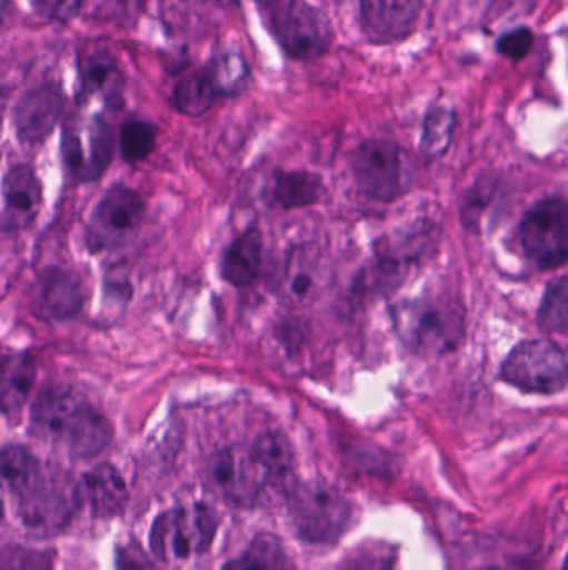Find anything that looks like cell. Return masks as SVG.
Returning a JSON list of instances; mask_svg holds the SVG:
<instances>
[{"instance_id": "40", "label": "cell", "mask_w": 568, "mask_h": 570, "mask_svg": "<svg viewBox=\"0 0 568 570\" xmlns=\"http://www.w3.org/2000/svg\"><path fill=\"white\" fill-rule=\"evenodd\" d=\"M562 570H566V566H564Z\"/></svg>"}, {"instance_id": "27", "label": "cell", "mask_w": 568, "mask_h": 570, "mask_svg": "<svg viewBox=\"0 0 568 570\" xmlns=\"http://www.w3.org/2000/svg\"><path fill=\"white\" fill-rule=\"evenodd\" d=\"M539 325L547 332L566 334L568 325V283L562 276L547 287L539 308Z\"/></svg>"}, {"instance_id": "24", "label": "cell", "mask_w": 568, "mask_h": 570, "mask_svg": "<svg viewBox=\"0 0 568 570\" xmlns=\"http://www.w3.org/2000/svg\"><path fill=\"white\" fill-rule=\"evenodd\" d=\"M457 116L452 109L436 106L426 114L420 139V153L429 160L446 156L456 132Z\"/></svg>"}, {"instance_id": "35", "label": "cell", "mask_w": 568, "mask_h": 570, "mask_svg": "<svg viewBox=\"0 0 568 570\" xmlns=\"http://www.w3.org/2000/svg\"><path fill=\"white\" fill-rule=\"evenodd\" d=\"M117 568L119 570H152L142 549L137 544L120 546L119 552H117Z\"/></svg>"}, {"instance_id": "4", "label": "cell", "mask_w": 568, "mask_h": 570, "mask_svg": "<svg viewBox=\"0 0 568 570\" xmlns=\"http://www.w3.org/2000/svg\"><path fill=\"white\" fill-rule=\"evenodd\" d=\"M267 23L279 46L297 60L329 52L333 29L329 17L307 0H276L267 6Z\"/></svg>"}, {"instance_id": "6", "label": "cell", "mask_w": 568, "mask_h": 570, "mask_svg": "<svg viewBox=\"0 0 568 570\" xmlns=\"http://www.w3.org/2000/svg\"><path fill=\"white\" fill-rule=\"evenodd\" d=\"M217 528L216 512L207 505L170 509L153 521L150 551L160 561H186L210 548Z\"/></svg>"}, {"instance_id": "1", "label": "cell", "mask_w": 568, "mask_h": 570, "mask_svg": "<svg viewBox=\"0 0 568 570\" xmlns=\"http://www.w3.org/2000/svg\"><path fill=\"white\" fill-rule=\"evenodd\" d=\"M33 434L62 445L73 458L100 454L112 441L109 419L69 385L46 389L30 412Z\"/></svg>"}, {"instance_id": "12", "label": "cell", "mask_w": 568, "mask_h": 570, "mask_svg": "<svg viewBox=\"0 0 568 570\" xmlns=\"http://www.w3.org/2000/svg\"><path fill=\"white\" fill-rule=\"evenodd\" d=\"M66 109V97L59 86L43 83L23 94L13 110L17 137L26 144L42 142L52 134Z\"/></svg>"}, {"instance_id": "21", "label": "cell", "mask_w": 568, "mask_h": 570, "mask_svg": "<svg viewBox=\"0 0 568 570\" xmlns=\"http://www.w3.org/2000/svg\"><path fill=\"white\" fill-rule=\"evenodd\" d=\"M43 472L39 461L20 445H9L0 452V484L23 499L42 482Z\"/></svg>"}, {"instance_id": "22", "label": "cell", "mask_w": 568, "mask_h": 570, "mask_svg": "<svg viewBox=\"0 0 568 570\" xmlns=\"http://www.w3.org/2000/svg\"><path fill=\"white\" fill-rule=\"evenodd\" d=\"M219 97H222V94H220L209 67L183 77L173 87L172 94L176 109L189 117H200L209 112Z\"/></svg>"}, {"instance_id": "20", "label": "cell", "mask_w": 568, "mask_h": 570, "mask_svg": "<svg viewBox=\"0 0 568 570\" xmlns=\"http://www.w3.org/2000/svg\"><path fill=\"white\" fill-rule=\"evenodd\" d=\"M80 72H82L80 96L83 99L92 94H100L106 97L110 106L119 107L122 104V76L110 53H90L80 63Z\"/></svg>"}, {"instance_id": "14", "label": "cell", "mask_w": 568, "mask_h": 570, "mask_svg": "<svg viewBox=\"0 0 568 570\" xmlns=\"http://www.w3.org/2000/svg\"><path fill=\"white\" fill-rule=\"evenodd\" d=\"M423 0H359L363 32L373 42L390 43L410 36Z\"/></svg>"}, {"instance_id": "18", "label": "cell", "mask_w": 568, "mask_h": 570, "mask_svg": "<svg viewBox=\"0 0 568 570\" xmlns=\"http://www.w3.org/2000/svg\"><path fill=\"white\" fill-rule=\"evenodd\" d=\"M320 259L316 250L309 247H297L290 253L283 269L282 288L286 297L293 304H307L319 294L320 287Z\"/></svg>"}, {"instance_id": "36", "label": "cell", "mask_w": 568, "mask_h": 570, "mask_svg": "<svg viewBox=\"0 0 568 570\" xmlns=\"http://www.w3.org/2000/svg\"><path fill=\"white\" fill-rule=\"evenodd\" d=\"M7 7H9V0H0V23H2L3 16H6Z\"/></svg>"}, {"instance_id": "16", "label": "cell", "mask_w": 568, "mask_h": 570, "mask_svg": "<svg viewBox=\"0 0 568 570\" xmlns=\"http://www.w3.org/2000/svg\"><path fill=\"white\" fill-rule=\"evenodd\" d=\"M257 468L266 482L267 492L290 494L293 491L296 459L289 439L280 432H267L250 448Z\"/></svg>"}, {"instance_id": "38", "label": "cell", "mask_w": 568, "mask_h": 570, "mask_svg": "<svg viewBox=\"0 0 568 570\" xmlns=\"http://www.w3.org/2000/svg\"><path fill=\"white\" fill-rule=\"evenodd\" d=\"M3 519V505L2 502H0V522H2Z\"/></svg>"}, {"instance_id": "31", "label": "cell", "mask_w": 568, "mask_h": 570, "mask_svg": "<svg viewBox=\"0 0 568 570\" xmlns=\"http://www.w3.org/2000/svg\"><path fill=\"white\" fill-rule=\"evenodd\" d=\"M340 570H397V562L382 546H362L347 556Z\"/></svg>"}, {"instance_id": "13", "label": "cell", "mask_w": 568, "mask_h": 570, "mask_svg": "<svg viewBox=\"0 0 568 570\" xmlns=\"http://www.w3.org/2000/svg\"><path fill=\"white\" fill-rule=\"evenodd\" d=\"M42 207V186L32 167L13 166L0 183V227L26 229Z\"/></svg>"}, {"instance_id": "29", "label": "cell", "mask_w": 568, "mask_h": 570, "mask_svg": "<svg viewBox=\"0 0 568 570\" xmlns=\"http://www.w3.org/2000/svg\"><path fill=\"white\" fill-rule=\"evenodd\" d=\"M112 159V132L102 119H96L89 134V153L86 157L83 179H97Z\"/></svg>"}, {"instance_id": "25", "label": "cell", "mask_w": 568, "mask_h": 570, "mask_svg": "<svg viewBox=\"0 0 568 570\" xmlns=\"http://www.w3.org/2000/svg\"><path fill=\"white\" fill-rule=\"evenodd\" d=\"M222 570H287V556L279 539L259 534L239 558L227 562Z\"/></svg>"}, {"instance_id": "10", "label": "cell", "mask_w": 568, "mask_h": 570, "mask_svg": "<svg viewBox=\"0 0 568 570\" xmlns=\"http://www.w3.org/2000/svg\"><path fill=\"white\" fill-rule=\"evenodd\" d=\"M207 484L213 494L237 508H253L267 494L252 451L240 445L222 449L209 459Z\"/></svg>"}, {"instance_id": "34", "label": "cell", "mask_w": 568, "mask_h": 570, "mask_svg": "<svg viewBox=\"0 0 568 570\" xmlns=\"http://www.w3.org/2000/svg\"><path fill=\"white\" fill-rule=\"evenodd\" d=\"M32 3L47 19L66 23L80 12L83 0H32Z\"/></svg>"}, {"instance_id": "9", "label": "cell", "mask_w": 568, "mask_h": 570, "mask_svg": "<svg viewBox=\"0 0 568 570\" xmlns=\"http://www.w3.org/2000/svg\"><path fill=\"white\" fill-rule=\"evenodd\" d=\"M146 206L136 190L112 187L93 210L87 229V246L92 253L117 249L140 229Z\"/></svg>"}, {"instance_id": "32", "label": "cell", "mask_w": 568, "mask_h": 570, "mask_svg": "<svg viewBox=\"0 0 568 570\" xmlns=\"http://www.w3.org/2000/svg\"><path fill=\"white\" fill-rule=\"evenodd\" d=\"M534 32L529 27H516L497 39V52L512 62H519L532 50Z\"/></svg>"}, {"instance_id": "39", "label": "cell", "mask_w": 568, "mask_h": 570, "mask_svg": "<svg viewBox=\"0 0 568 570\" xmlns=\"http://www.w3.org/2000/svg\"><path fill=\"white\" fill-rule=\"evenodd\" d=\"M479 570H500V569H497V568H486V569H479Z\"/></svg>"}, {"instance_id": "2", "label": "cell", "mask_w": 568, "mask_h": 570, "mask_svg": "<svg viewBox=\"0 0 568 570\" xmlns=\"http://www.w3.org/2000/svg\"><path fill=\"white\" fill-rule=\"evenodd\" d=\"M400 341L417 354L440 355L459 347L466 334V312L452 295L427 291L392 307Z\"/></svg>"}, {"instance_id": "33", "label": "cell", "mask_w": 568, "mask_h": 570, "mask_svg": "<svg viewBox=\"0 0 568 570\" xmlns=\"http://www.w3.org/2000/svg\"><path fill=\"white\" fill-rule=\"evenodd\" d=\"M52 561L39 552L13 548L3 554V570H50Z\"/></svg>"}, {"instance_id": "3", "label": "cell", "mask_w": 568, "mask_h": 570, "mask_svg": "<svg viewBox=\"0 0 568 570\" xmlns=\"http://www.w3.org/2000/svg\"><path fill=\"white\" fill-rule=\"evenodd\" d=\"M289 504L297 534L310 544H336L353 521L352 502L326 482L296 485Z\"/></svg>"}, {"instance_id": "23", "label": "cell", "mask_w": 568, "mask_h": 570, "mask_svg": "<svg viewBox=\"0 0 568 570\" xmlns=\"http://www.w3.org/2000/svg\"><path fill=\"white\" fill-rule=\"evenodd\" d=\"M322 196V179L316 174L277 173L273 177L272 197L282 209H299L319 203Z\"/></svg>"}, {"instance_id": "28", "label": "cell", "mask_w": 568, "mask_h": 570, "mask_svg": "<svg viewBox=\"0 0 568 570\" xmlns=\"http://www.w3.org/2000/svg\"><path fill=\"white\" fill-rule=\"evenodd\" d=\"M157 130L146 120H127L120 130V154L127 163H140L156 147Z\"/></svg>"}, {"instance_id": "26", "label": "cell", "mask_w": 568, "mask_h": 570, "mask_svg": "<svg viewBox=\"0 0 568 570\" xmlns=\"http://www.w3.org/2000/svg\"><path fill=\"white\" fill-rule=\"evenodd\" d=\"M209 67L222 96H237L249 83V63L237 52H223Z\"/></svg>"}, {"instance_id": "17", "label": "cell", "mask_w": 568, "mask_h": 570, "mask_svg": "<svg viewBox=\"0 0 568 570\" xmlns=\"http://www.w3.org/2000/svg\"><path fill=\"white\" fill-rule=\"evenodd\" d=\"M39 308L47 317L67 321L82 311L86 288L72 271H52L43 274L37 292Z\"/></svg>"}, {"instance_id": "5", "label": "cell", "mask_w": 568, "mask_h": 570, "mask_svg": "<svg viewBox=\"0 0 568 570\" xmlns=\"http://www.w3.org/2000/svg\"><path fill=\"white\" fill-rule=\"evenodd\" d=\"M357 190L372 203L390 204L409 193L412 173L406 154L397 144L369 139L352 156Z\"/></svg>"}, {"instance_id": "11", "label": "cell", "mask_w": 568, "mask_h": 570, "mask_svg": "<svg viewBox=\"0 0 568 570\" xmlns=\"http://www.w3.org/2000/svg\"><path fill=\"white\" fill-rule=\"evenodd\" d=\"M19 515L27 531L46 538L67 528L73 512L79 508L76 485L63 484L53 479H46L26 495L19 499Z\"/></svg>"}, {"instance_id": "37", "label": "cell", "mask_w": 568, "mask_h": 570, "mask_svg": "<svg viewBox=\"0 0 568 570\" xmlns=\"http://www.w3.org/2000/svg\"><path fill=\"white\" fill-rule=\"evenodd\" d=\"M186 2H213V3H227L230 0H186Z\"/></svg>"}, {"instance_id": "8", "label": "cell", "mask_w": 568, "mask_h": 570, "mask_svg": "<svg viewBox=\"0 0 568 570\" xmlns=\"http://www.w3.org/2000/svg\"><path fill=\"white\" fill-rule=\"evenodd\" d=\"M520 244L542 271H556L568 259V206L564 197L537 203L520 223Z\"/></svg>"}, {"instance_id": "30", "label": "cell", "mask_w": 568, "mask_h": 570, "mask_svg": "<svg viewBox=\"0 0 568 570\" xmlns=\"http://www.w3.org/2000/svg\"><path fill=\"white\" fill-rule=\"evenodd\" d=\"M32 384L33 365L30 361L20 362L12 374L6 379V385L0 392V411L6 414H17L26 404Z\"/></svg>"}, {"instance_id": "7", "label": "cell", "mask_w": 568, "mask_h": 570, "mask_svg": "<svg viewBox=\"0 0 568 570\" xmlns=\"http://www.w3.org/2000/svg\"><path fill=\"white\" fill-rule=\"evenodd\" d=\"M500 379L527 394H559L567 387L566 352L547 338L520 342L502 362Z\"/></svg>"}, {"instance_id": "15", "label": "cell", "mask_w": 568, "mask_h": 570, "mask_svg": "<svg viewBox=\"0 0 568 570\" xmlns=\"http://www.w3.org/2000/svg\"><path fill=\"white\" fill-rule=\"evenodd\" d=\"M79 505L89 509L97 519H112L122 514L129 502V489L112 464L90 469L76 485Z\"/></svg>"}, {"instance_id": "19", "label": "cell", "mask_w": 568, "mask_h": 570, "mask_svg": "<svg viewBox=\"0 0 568 570\" xmlns=\"http://www.w3.org/2000/svg\"><path fill=\"white\" fill-rule=\"evenodd\" d=\"M263 239L257 229L233 240L222 263V276L227 283L236 287H247L259 277L262 267Z\"/></svg>"}]
</instances>
